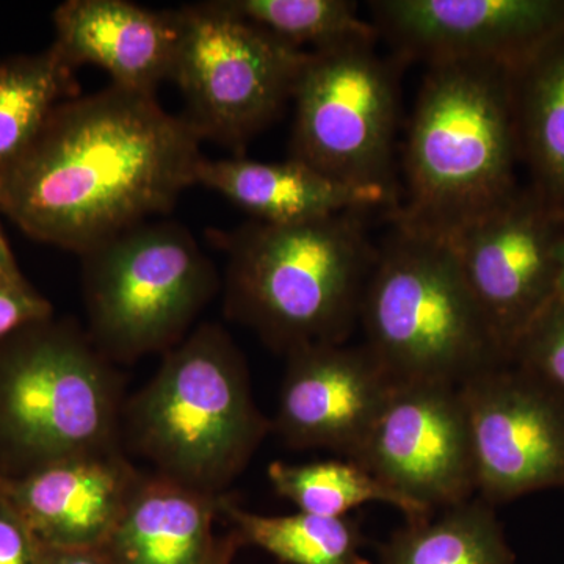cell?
Returning <instances> with one entry per match:
<instances>
[{
	"label": "cell",
	"instance_id": "cell-30",
	"mask_svg": "<svg viewBox=\"0 0 564 564\" xmlns=\"http://www.w3.org/2000/svg\"><path fill=\"white\" fill-rule=\"evenodd\" d=\"M25 280L22 274L13 251H11L6 236H3L2 226H0V281H21Z\"/></svg>",
	"mask_w": 564,
	"mask_h": 564
},
{
	"label": "cell",
	"instance_id": "cell-24",
	"mask_svg": "<svg viewBox=\"0 0 564 564\" xmlns=\"http://www.w3.org/2000/svg\"><path fill=\"white\" fill-rule=\"evenodd\" d=\"M243 20L293 50L328 51L347 44L378 43L377 29L350 0H225Z\"/></svg>",
	"mask_w": 564,
	"mask_h": 564
},
{
	"label": "cell",
	"instance_id": "cell-11",
	"mask_svg": "<svg viewBox=\"0 0 564 564\" xmlns=\"http://www.w3.org/2000/svg\"><path fill=\"white\" fill-rule=\"evenodd\" d=\"M477 496L491 505L564 488V393L513 362L459 386Z\"/></svg>",
	"mask_w": 564,
	"mask_h": 564
},
{
	"label": "cell",
	"instance_id": "cell-16",
	"mask_svg": "<svg viewBox=\"0 0 564 564\" xmlns=\"http://www.w3.org/2000/svg\"><path fill=\"white\" fill-rule=\"evenodd\" d=\"M55 47L73 68L99 66L111 85L155 95L172 80L177 51L174 10L152 11L128 0H68L54 11Z\"/></svg>",
	"mask_w": 564,
	"mask_h": 564
},
{
	"label": "cell",
	"instance_id": "cell-4",
	"mask_svg": "<svg viewBox=\"0 0 564 564\" xmlns=\"http://www.w3.org/2000/svg\"><path fill=\"white\" fill-rule=\"evenodd\" d=\"M124 430L155 474L221 496L272 432V421L256 404L243 352L220 325L202 323L126 402Z\"/></svg>",
	"mask_w": 564,
	"mask_h": 564
},
{
	"label": "cell",
	"instance_id": "cell-2",
	"mask_svg": "<svg viewBox=\"0 0 564 564\" xmlns=\"http://www.w3.org/2000/svg\"><path fill=\"white\" fill-rule=\"evenodd\" d=\"M511 74L492 63L430 66L403 152L392 225L451 243L519 192Z\"/></svg>",
	"mask_w": 564,
	"mask_h": 564
},
{
	"label": "cell",
	"instance_id": "cell-21",
	"mask_svg": "<svg viewBox=\"0 0 564 564\" xmlns=\"http://www.w3.org/2000/svg\"><path fill=\"white\" fill-rule=\"evenodd\" d=\"M221 516L243 545L269 552L284 564H372L361 554L362 534L352 519L304 513H251L228 494L217 499Z\"/></svg>",
	"mask_w": 564,
	"mask_h": 564
},
{
	"label": "cell",
	"instance_id": "cell-23",
	"mask_svg": "<svg viewBox=\"0 0 564 564\" xmlns=\"http://www.w3.org/2000/svg\"><path fill=\"white\" fill-rule=\"evenodd\" d=\"M267 474L278 496L304 513L345 518L348 511L364 503L380 502L397 508L408 524L434 516L432 508L395 491L351 459L307 464L276 462L270 464Z\"/></svg>",
	"mask_w": 564,
	"mask_h": 564
},
{
	"label": "cell",
	"instance_id": "cell-26",
	"mask_svg": "<svg viewBox=\"0 0 564 564\" xmlns=\"http://www.w3.org/2000/svg\"><path fill=\"white\" fill-rule=\"evenodd\" d=\"M52 315L54 307L50 300L28 280L0 281V340Z\"/></svg>",
	"mask_w": 564,
	"mask_h": 564
},
{
	"label": "cell",
	"instance_id": "cell-5",
	"mask_svg": "<svg viewBox=\"0 0 564 564\" xmlns=\"http://www.w3.org/2000/svg\"><path fill=\"white\" fill-rule=\"evenodd\" d=\"M122 383L77 323L52 315L0 340V474L120 451Z\"/></svg>",
	"mask_w": 564,
	"mask_h": 564
},
{
	"label": "cell",
	"instance_id": "cell-28",
	"mask_svg": "<svg viewBox=\"0 0 564 564\" xmlns=\"http://www.w3.org/2000/svg\"><path fill=\"white\" fill-rule=\"evenodd\" d=\"M43 564H109V562L99 551L47 547Z\"/></svg>",
	"mask_w": 564,
	"mask_h": 564
},
{
	"label": "cell",
	"instance_id": "cell-14",
	"mask_svg": "<svg viewBox=\"0 0 564 564\" xmlns=\"http://www.w3.org/2000/svg\"><path fill=\"white\" fill-rule=\"evenodd\" d=\"M285 358L272 432L291 448L356 459L399 383L366 344L311 345Z\"/></svg>",
	"mask_w": 564,
	"mask_h": 564
},
{
	"label": "cell",
	"instance_id": "cell-6",
	"mask_svg": "<svg viewBox=\"0 0 564 564\" xmlns=\"http://www.w3.org/2000/svg\"><path fill=\"white\" fill-rule=\"evenodd\" d=\"M359 323L397 383L459 388L508 364L451 245L400 226L378 247Z\"/></svg>",
	"mask_w": 564,
	"mask_h": 564
},
{
	"label": "cell",
	"instance_id": "cell-7",
	"mask_svg": "<svg viewBox=\"0 0 564 564\" xmlns=\"http://www.w3.org/2000/svg\"><path fill=\"white\" fill-rule=\"evenodd\" d=\"M88 336L109 361L166 352L220 291L209 256L176 221H144L85 252Z\"/></svg>",
	"mask_w": 564,
	"mask_h": 564
},
{
	"label": "cell",
	"instance_id": "cell-19",
	"mask_svg": "<svg viewBox=\"0 0 564 564\" xmlns=\"http://www.w3.org/2000/svg\"><path fill=\"white\" fill-rule=\"evenodd\" d=\"M521 163L564 220V31L510 69Z\"/></svg>",
	"mask_w": 564,
	"mask_h": 564
},
{
	"label": "cell",
	"instance_id": "cell-22",
	"mask_svg": "<svg viewBox=\"0 0 564 564\" xmlns=\"http://www.w3.org/2000/svg\"><path fill=\"white\" fill-rule=\"evenodd\" d=\"M76 70L54 46L0 62V172L28 150L62 102L79 95Z\"/></svg>",
	"mask_w": 564,
	"mask_h": 564
},
{
	"label": "cell",
	"instance_id": "cell-29",
	"mask_svg": "<svg viewBox=\"0 0 564 564\" xmlns=\"http://www.w3.org/2000/svg\"><path fill=\"white\" fill-rule=\"evenodd\" d=\"M242 545L239 534L232 532V530L228 534H221V536L215 538L209 555L202 564H231L234 556Z\"/></svg>",
	"mask_w": 564,
	"mask_h": 564
},
{
	"label": "cell",
	"instance_id": "cell-13",
	"mask_svg": "<svg viewBox=\"0 0 564 564\" xmlns=\"http://www.w3.org/2000/svg\"><path fill=\"white\" fill-rule=\"evenodd\" d=\"M352 462L432 510L474 499L473 444L459 389L397 384Z\"/></svg>",
	"mask_w": 564,
	"mask_h": 564
},
{
	"label": "cell",
	"instance_id": "cell-8",
	"mask_svg": "<svg viewBox=\"0 0 564 564\" xmlns=\"http://www.w3.org/2000/svg\"><path fill=\"white\" fill-rule=\"evenodd\" d=\"M174 14L172 82L184 98L181 117L199 139L243 155L292 101L311 51L281 43L234 13L225 0L182 7Z\"/></svg>",
	"mask_w": 564,
	"mask_h": 564
},
{
	"label": "cell",
	"instance_id": "cell-3",
	"mask_svg": "<svg viewBox=\"0 0 564 564\" xmlns=\"http://www.w3.org/2000/svg\"><path fill=\"white\" fill-rule=\"evenodd\" d=\"M358 212L299 225L210 231L228 256L223 310L273 350L348 343L377 262Z\"/></svg>",
	"mask_w": 564,
	"mask_h": 564
},
{
	"label": "cell",
	"instance_id": "cell-15",
	"mask_svg": "<svg viewBox=\"0 0 564 564\" xmlns=\"http://www.w3.org/2000/svg\"><path fill=\"white\" fill-rule=\"evenodd\" d=\"M141 475L117 451L62 459L21 477L0 474V492L46 547L99 551Z\"/></svg>",
	"mask_w": 564,
	"mask_h": 564
},
{
	"label": "cell",
	"instance_id": "cell-18",
	"mask_svg": "<svg viewBox=\"0 0 564 564\" xmlns=\"http://www.w3.org/2000/svg\"><path fill=\"white\" fill-rule=\"evenodd\" d=\"M217 499L143 474L99 552L109 564H202L217 538Z\"/></svg>",
	"mask_w": 564,
	"mask_h": 564
},
{
	"label": "cell",
	"instance_id": "cell-20",
	"mask_svg": "<svg viewBox=\"0 0 564 564\" xmlns=\"http://www.w3.org/2000/svg\"><path fill=\"white\" fill-rule=\"evenodd\" d=\"M494 505L475 496L445 508L440 518L414 522L380 547L381 564H514Z\"/></svg>",
	"mask_w": 564,
	"mask_h": 564
},
{
	"label": "cell",
	"instance_id": "cell-31",
	"mask_svg": "<svg viewBox=\"0 0 564 564\" xmlns=\"http://www.w3.org/2000/svg\"><path fill=\"white\" fill-rule=\"evenodd\" d=\"M556 299L564 300V242L560 254V273L556 282Z\"/></svg>",
	"mask_w": 564,
	"mask_h": 564
},
{
	"label": "cell",
	"instance_id": "cell-27",
	"mask_svg": "<svg viewBox=\"0 0 564 564\" xmlns=\"http://www.w3.org/2000/svg\"><path fill=\"white\" fill-rule=\"evenodd\" d=\"M46 549L0 492V564H43Z\"/></svg>",
	"mask_w": 564,
	"mask_h": 564
},
{
	"label": "cell",
	"instance_id": "cell-1",
	"mask_svg": "<svg viewBox=\"0 0 564 564\" xmlns=\"http://www.w3.org/2000/svg\"><path fill=\"white\" fill-rule=\"evenodd\" d=\"M202 141L155 95L110 84L74 96L0 172V214L32 239L84 256L172 212L196 184Z\"/></svg>",
	"mask_w": 564,
	"mask_h": 564
},
{
	"label": "cell",
	"instance_id": "cell-12",
	"mask_svg": "<svg viewBox=\"0 0 564 564\" xmlns=\"http://www.w3.org/2000/svg\"><path fill=\"white\" fill-rule=\"evenodd\" d=\"M370 22L402 63L514 68L564 31V0H373Z\"/></svg>",
	"mask_w": 564,
	"mask_h": 564
},
{
	"label": "cell",
	"instance_id": "cell-10",
	"mask_svg": "<svg viewBox=\"0 0 564 564\" xmlns=\"http://www.w3.org/2000/svg\"><path fill=\"white\" fill-rule=\"evenodd\" d=\"M563 242V218L525 185L448 243L508 362L556 299Z\"/></svg>",
	"mask_w": 564,
	"mask_h": 564
},
{
	"label": "cell",
	"instance_id": "cell-17",
	"mask_svg": "<svg viewBox=\"0 0 564 564\" xmlns=\"http://www.w3.org/2000/svg\"><path fill=\"white\" fill-rule=\"evenodd\" d=\"M196 184L220 193L252 220L269 225H299L347 212H392L397 206L389 193L351 187L293 158L278 163L245 155L221 161L204 158L196 170Z\"/></svg>",
	"mask_w": 564,
	"mask_h": 564
},
{
	"label": "cell",
	"instance_id": "cell-9",
	"mask_svg": "<svg viewBox=\"0 0 564 564\" xmlns=\"http://www.w3.org/2000/svg\"><path fill=\"white\" fill-rule=\"evenodd\" d=\"M402 63L377 43L311 52L295 93L291 158L343 184L399 203L395 147Z\"/></svg>",
	"mask_w": 564,
	"mask_h": 564
},
{
	"label": "cell",
	"instance_id": "cell-25",
	"mask_svg": "<svg viewBox=\"0 0 564 564\" xmlns=\"http://www.w3.org/2000/svg\"><path fill=\"white\" fill-rule=\"evenodd\" d=\"M510 362L564 393V300L545 307L516 345Z\"/></svg>",
	"mask_w": 564,
	"mask_h": 564
}]
</instances>
